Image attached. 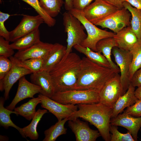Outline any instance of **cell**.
I'll return each instance as SVG.
<instances>
[{"label":"cell","instance_id":"cell-47","mask_svg":"<svg viewBox=\"0 0 141 141\" xmlns=\"http://www.w3.org/2000/svg\"></svg>","mask_w":141,"mask_h":141},{"label":"cell","instance_id":"cell-16","mask_svg":"<svg viewBox=\"0 0 141 141\" xmlns=\"http://www.w3.org/2000/svg\"><path fill=\"white\" fill-rule=\"evenodd\" d=\"M13 63L9 72L3 79L0 80V90L1 91H4L5 100L8 99L10 91L14 84L22 77L32 73L29 70Z\"/></svg>","mask_w":141,"mask_h":141},{"label":"cell","instance_id":"cell-27","mask_svg":"<svg viewBox=\"0 0 141 141\" xmlns=\"http://www.w3.org/2000/svg\"><path fill=\"white\" fill-rule=\"evenodd\" d=\"M123 5L131 14L132 17L130 26L132 30L138 40L141 39V9L133 7L126 1L124 2Z\"/></svg>","mask_w":141,"mask_h":141},{"label":"cell","instance_id":"cell-17","mask_svg":"<svg viewBox=\"0 0 141 141\" xmlns=\"http://www.w3.org/2000/svg\"><path fill=\"white\" fill-rule=\"evenodd\" d=\"M110 124L126 128L130 133L134 141L137 140L138 132L141 127V117H134L124 113L111 119Z\"/></svg>","mask_w":141,"mask_h":141},{"label":"cell","instance_id":"cell-44","mask_svg":"<svg viewBox=\"0 0 141 141\" xmlns=\"http://www.w3.org/2000/svg\"><path fill=\"white\" fill-rule=\"evenodd\" d=\"M134 95L138 99H141V86L138 87L134 91Z\"/></svg>","mask_w":141,"mask_h":141},{"label":"cell","instance_id":"cell-32","mask_svg":"<svg viewBox=\"0 0 141 141\" xmlns=\"http://www.w3.org/2000/svg\"><path fill=\"white\" fill-rule=\"evenodd\" d=\"M41 7L51 17L54 18L60 13L64 3L63 0H39Z\"/></svg>","mask_w":141,"mask_h":141},{"label":"cell","instance_id":"cell-29","mask_svg":"<svg viewBox=\"0 0 141 141\" xmlns=\"http://www.w3.org/2000/svg\"><path fill=\"white\" fill-rule=\"evenodd\" d=\"M9 59L17 65L29 70L32 73H37L42 70L44 59L30 58L21 61L12 56L9 57Z\"/></svg>","mask_w":141,"mask_h":141},{"label":"cell","instance_id":"cell-34","mask_svg":"<svg viewBox=\"0 0 141 141\" xmlns=\"http://www.w3.org/2000/svg\"><path fill=\"white\" fill-rule=\"evenodd\" d=\"M110 132L111 133V141H135L128 131L126 133H122L118 131L117 126L110 125Z\"/></svg>","mask_w":141,"mask_h":141},{"label":"cell","instance_id":"cell-3","mask_svg":"<svg viewBox=\"0 0 141 141\" xmlns=\"http://www.w3.org/2000/svg\"><path fill=\"white\" fill-rule=\"evenodd\" d=\"M77 105L78 110L69 117V120L81 118L94 126L105 141H110V127L113 107L99 102Z\"/></svg>","mask_w":141,"mask_h":141},{"label":"cell","instance_id":"cell-14","mask_svg":"<svg viewBox=\"0 0 141 141\" xmlns=\"http://www.w3.org/2000/svg\"><path fill=\"white\" fill-rule=\"evenodd\" d=\"M68 126L74 134L76 141H95L101 136L98 131L91 129L87 122L78 118L68 120Z\"/></svg>","mask_w":141,"mask_h":141},{"label":"cell","instance_id":"cell-41","mask_svg":"<svg viewBox=\"0 0 141 141\" xmlns=\"http://www.w3.org/2000/svg\"><path fill=\"white\" fill-rule=\"evenodd\" d=\"M119 9L124 8L123 4L126 0H103Z\"/></svg>","mask_w":141,"mask_h":141},{"label":"cell","instance_id":"cell-37","mask_svg":"<svg viewBox=\"0 0 141 141\" xmlns=\"http://www.w3.org/2000/svg\"><path fill=\"white\" fill-rule=\"evenodd\" d=\"M10 16L8 13L0 11V36L8 41L9 38V32L6 29L4 23Z\"/></svg>","mask_w":141,"mask_h":141},{"label":"cell","instance_id":"cell-12","mask_svg":"<svg viewBox=\"0 0 141 141\" xmlns=\"http://www.w3.org/2000/svg\"><path fill=\"white\" fill-rule=\"evenodd\" d=\"M44 22L39 15L32 16L23 15L19 25L13 30L9 32V42H13L18 39L39 28L40 25Z\"/></svg>","mask_w":141,"mask_h":141},{"label":"cell","instance_id":"cell-43","mask_svg":"<svg viewBox=\"0 0 141 141\" xmlns=\"http://www.w3.org/2000/svg\"><path fill=\"white\" fill-rule=\"evenodd\" d=\"M64 6L67 11H70L73 8L72 0H65Z\"/></svg>","mask_w":141,"mask_h":141},{"label":"cell","instance_id":"cell-45","mask_svg":"<svg viewBox=\"0 0 141 141\" xmlns=\"http://www.w3.org/2000/svg\"><path fill=\"white\" fill-rule=\"evenodd\" d=\"M0 141H7L8 140V138L6 136L0 135Z\"/></svg>","mask_w":141,"mask_h":141},{"label":"cell","instance_id":"cell-7","mask_svg":"<svg viewBox=\"0 0 141 141\" xmlns=\"http://www.w3.org/2000/svg\"><path fill=\"white\" fill-rule=\"evenodd\" d=\"M125 93L120 75L117 74L105 84L99 93V102L113 107L118 99Z\"/></svg>","mask_w":141,"mask_h":141},{"label":"cell","instance_id":"cell-8","mask_svg":"<svg viewBox=\"0 0 141 141\" xmlns=\"http://www.w3.org/2000/svg\"><path fill=\"white\" fill-rule=\"evenodd\" d=\"M118 9L103 0H95L82 11L86 19L95 25Z\"/></svg>","mask_w":141,"mask_h":141},{"label":"cell","instance_id":"cell-6","mask_svg":"<svg viewBox=\"0 0 141 141\" xmlns=\"http://www.w3.org/2000/svg\"><path fill=\"white\" fill-rule=\"evenodd\" d=\"M51 98L65 105L96 103L99 100V93L97 91L74 89L55 93Z\"/></svg>","mask_w":141,"mask_h":141},{"label":"cell","instance_id":"cell-26","mask_svg":"<svg viewBox=\"0 0 141 141\" xmlns=\"http://www.w3.org/2000/svg\"><path fill=\"white\" fill-rule=\"evenodd\" d=\"M41 102L40 98L38 96L36 98H32L27 102L15 108L14 110L17 115H19L30 120L32 119L36 113L37 106Z\"/></svg>","mask_w":141,"mask_h":141},{"label":"cell","instance_id":"cell-40","mask_svg":"<svg viewBox=\"0 0 141 141\" xmlns=\"http://www.w3.org/2000/svg\"><path fill=\"white\" fill-rule=\"evenodd\" d=\"M130 84L134 87L141 86V67L134 73L130 81Z\"/></svg>","mask_w":141,"mask_h":141},{"label":"cell","instance_id":"cell-38","mask_svg":"<svg viewBox=\"0 0 141 141\" xmlns=\"http://www.w3.org/2000/svg\"><path fill=\"white\" fill-rule=\"evenodd\" d=\"M124 113L133 116L141 117V99H137L134 104L127 107Z\"/></svg>","mask_w":141,"mask_h":141},{"label":"cell","instance_id":"cell-9","mask_svg":"<svg viewBox=\"0 0 141 141\" xmlns=\"http://www.w3.org/2000/svg\"><path fill=\"white\" fill-rule=\"evenodd\" d=\"M130 12L124 7L119 9L95 25L107 28L116 33L124 28L130 26Z\"/></svg>","mask_w":141,"mask_h":141},{"label":"cell","instance_id":"cell-28","mask_svg":"<svg viewBox=\"0 0 141 141\" xmlns=\"http://www.w3.org/2000/svg\"><path fill=\"white\" fill-rule=\"evenodd\" d=\"M69 120V117L58 120L55 125L51 126L44 132L45 137L43 141H55L61 135L66 133L67 128L64 127L65 123Z\"/></svg>","mask_w":141,"mask_h":141},{"label":"cell","instance_id":"cell-18","mask_svg":"<svg viewBox=\"0 0 141 141\" xmlns=\"http://www.w3.org/2000/svg\"><path fill=\"white\" fill-rule=\"evenodd\" d=\"M30 78L32 83L41 87L40 94L51 98L55 93L52 79L49 72L42 70L32 73Z\"/></svg>","mask_w":141,"mask_h":141},{"label":"cell","instance_id":"cell-39","mask_svg":"<svg viewBox=\"0 0 141 141\" xmlns=\"http://www.w3.org/2000/svg\"><path fill=\"white\" fill-rule=\"evenodd\" d=\"M95 0H72L73 8L81 11L90 4L91 2Z\"/></svg>","mask_w":141,"mask_h":141},{"label":"cell","instance_id":"cell-25","mask_svg":"<svg viewBox=\"0 0 141 141\" xmlns=\"http://www.w3.org/2000/svg\"><path fill=\"white\" fill-rule=\"evenodd\" d=\"M115 47H117V43L113 37L102 39L97 43V51L102 53L107 58L113 69L120 70L118 66L112 61L111 57L112 50Z\"/></svg>","mask_w":141,"mask_h":141},{"label":"cell","instance_id":"cell-5","mask_svg":"<svg viewBox=\"0 0 141 141\" xmlns=\"http://www.w3.org/2000/svg\"><path fill=\"white\" fill-rule=\"evenodd\" d=\"M63 24L67 34V45L64 56L70 53L72 48L76 45H81L86 38L87 35L80 21L69 11L63 14Z\"/></svg>","mask_w":141,"mask_h":141},{"label":"cell","instance_id":"cell-31","mask_svg":"<svg viewBox=\"0 0 141 141\" xmlns=\"http://www.w3.org/2000/svg\"><path fill=\"white\" fill-rule=\"evenodd\" d=\"M5 101L4 98L1 97L0 98V125L1 126L7 128L9 127H11L17 130L20 133L21 128L15 124L11 120L10 115L14 114L17 115V113L14 111L9 110L4 107Z\"/></svg>","mask_w":141,"mask_h":141},{"label":"cell","instance_id":"cell-30","mask_svg":"<svg viewBox=\"0 0 141 141\" xmlns=\"http://www.w3.org/2000/svg\"><path fill=\"white\" fill-rule=\"evenodd\" d=\"M129 51L132 56L128 72L130 81L135 72L141 67V39L138 40Z\"/></svg>","mask_w":141,"mask_h":141},{"label":"cell","instance_id":"cell-35","mask_svg":"<svg viewBox=\"0 0 141 141\" xmlns=\"http://www.w3.org/2000/svg\"><path fill=\"white\" fill-rule=\"evenodd\" d=\"M13 64L8 58L0 56V80L3 79L9 72Z\"/></svg>","mask_w":141,"mask_h":141},{"label":"cell","instance_id":"cell-13","mask_svg":"<svg viewBox=\"0 0 141 141\" xmlns=\"http://www.w3.org/2000/svg\"><path fill=\"white\" fill-rule=\"evenodd\" d=\"M42 90L40 86L29 82L25 76L22 77L19 80L17 91L14 98L6 108L13 111L19 102L27 98H33L36 94L40 93Z\"/></svg>","mask_w":141,"mask_h":141},{"label":"cell","instance_id":"cell-46","mask_svg":"<svg viewBox=\"0 0 141 141\" xmlns=\"http://www.w3.org/2000/svg\"><path fill=\"white\" fill-rule=\"evenodd\" d=\"M0 2L1 3L2 0H0Z\"/></svg>","mask_w":141,"mask_h":141},{"label":"cell","instance_id":"cell-15","mask_svg":"<svg viewBox=\"0 0 141 141\" xmlns=\"http://www.w3.org/2000/svg\"><path fill=\"white\" fill-rule=\"evenodd\" d=\"M54 45V44L44 43L40 41L27 49L18 51L13 56L21 61L30 58L44 59Z\"/></svg>","mask_w":141,"mask_h":141},{"label":"cell","instance_id":"cell-2","mask_svg":"<svg viewBox=\"0 0 141 141\" xmlns=\"http://www.w3.org/2000/svg\"><path fill=\"white\" fill-rule=\"evenodd\" d=\"M81 59L77 54L71 52L64 56L49 72L55 93L74 90L80 71Z\"/></svg>","mask_w":141,"mask_h":141},{"label":"cell","instance_id":"cell-20","mask_svg":"<svg viewBox=\"0 0 141 141\" xmlns=\"http://www.w3.org/2000/svg\"><path fill=\"white\" fill-rule=\"evenodd\" d=\"M66 50V47L61 44H54L52 49L44 59L42 70L49 72L65 55Z\"/></svg>","mask_w":141,"mask_h":141},{"label":"cell","instance_id":"cell-22","mask_svg":"<svg viewBox=\"0 0 141 141\" xmlns=\"http://www.w3.org/2000/svg\"><path fill=\"white\" fill-rule=\"evenodd\" d=\"M40 41L38 28L16 40L10 44V46L14 50L19 51L27 49Z\"/></svg>","mask_w":141,"mask_h":141},{"label":"cell","instance_id":"cell-21","mask_svg":"<svg viewBox=\"0 0 141 141\" xmlns=\"http://www.w3.org/2000/svg\"><path fill=\"white\" fill-rule=\"evenodd\" d=\"M135 87L130 84L125 93L117 100L113 107L111 118L116 117L125 108L132 105L136 102L138 99L134 95Z\"/></svg>","mask_w":141,"mask_h":141},{"label":"cell","instance_id":"cell-36","mask_svg":"<svg viewBox=\"0 0 141 141\" xmlns=\"http://www.w3.org/2000/svg\"><path fill=\"white\" fill-rule=\"evenodd\" d=\"M9 42L3 37H0V56L8 58L14 54V50L11 48Z\"/></svg>","mask_w":141,"mask_h":141},{"label":"cell","instance_id":"cell-33","mask_svg":"<svg viewBox=\"0 0 141 141\" xmlns=\"http://www.w3.org/2000/svg\"><path fill=\"white\" fill-rule=\"evenodd\" d=\"M33 7L38 15L43 19L44 23L48 26H54L56 23V20L51 17L40 6L39 0H21Z\"/></svg>","mask_w":141,"mask_h":141},{"label":"cell","instance_id":"cell-10","mask_svg":"<svg viewBox=\"0 0 141 141\" xmlns=\"http://www.w3.org/2000/svg\"><path fill=\"white\" fill-rule=\"evenodd\" d=\"M112 52L120 70V81L125 93L130 84L128 72L132 61V55L130 51L121 49L117 47H114Z\"/></svg>","mask_w":141,"mask_h":141},{"label":"cell","instance_id":"cell-11","mask_svg":"<svg viewBox=\"0 0 141 141\" xmlns=\"http://www.w3.org/2000/svg\"><path fill=\"white\" fill-rule=\"evenodd\" d=\"M38 96L41 99V107L52 114L58 120L69 117L78 110L77 105L63 104L40 94Z\"/></svg>","mask_w":141,"mask_h":141},{"label":"cell","instance_id":"cell-42","mask_svg":"<svg viewBox=\"0 0 141 141\" xmlns=\"http://www.w3.org/2000/svg\"><path fill=\"white\" fill-rule=\"evenodd\" d=\"M126 1L134 7L141 9V0H126Z\"/></svg>","mask_w":141,"mask_h":141},{"label":"cell","instance_id":"cell-4","mask_svg":"<svg viewBox=\"0 0 141 141\" xmlns=\"http://www.w3.org/2000/svg\"><path fill=\"white\" fill-rule=\"evenodd\" d=\"M81 23L87 32V37L81 45L97 51L96 45L101 40L108 37H113L114 33L102 30L89 21L85 17L82 11L73 8L69 11Z\"/></svg>","mask_w":141,"mask_h":141},{"label":"cell","instance_id":"cell-24","mask_svg":"<svg viewBox=\"0 0 141 141\" xmlns=\"http://www.w3.org/2000/svg\"><path fill=\"white\" fill-rule=\"evenodd\" d=\"M73 48L78 52L85 55L88 59L95 63L104 67L113 69L107 58L101 53L94 51L89 48L84 47L79 44L74 45Z\"/></svg>","mask_w":141,"mask_h":141},{"label":"cell","instance_id":"cell-23","mask_svg":"<svg viewBox=\"0 0 141 141\" xmlns=\"http://www.w3.org/2000/svg\"><path fill=\"white\" fill-rule=\"evenodd\" d=\"M47 112L46 109H38L30 123L28 126L21 128L20 134L22 136L26 138L28 137L32 140L37 139L39 136L37 130V125L43 115Z\"/></svg>","mask_w":141,"mask_h":141},{"label":"cell","instance_id":"cell-19","mask_svg":"<svg viewBox=\"0 0 141 141\" xmlns=\"http://www.w3.org/2000/svg\"><path fill=\"white\" fill-rule=\"evenodd\" d=\"M113 38L117 43L118 47L128 51L138 40L131 26L124 28L115 33Z\"/></svg>","mask_w":141,"mask_h":141},{"label":"cell","instance_id":"cell-1","mask_svg":"<svg viewBox=\"0 0 141 141\" xmlns=\"http://www.w3.org/2000/svg\"><path fill=\"white\" fill-rule=\"evenodd\" d=\"M120 72V70L103 67L83 57L74 89L99 93L105 84Z\"/></svg>","mask_w":141,"mask_h":141}]
</instances>
